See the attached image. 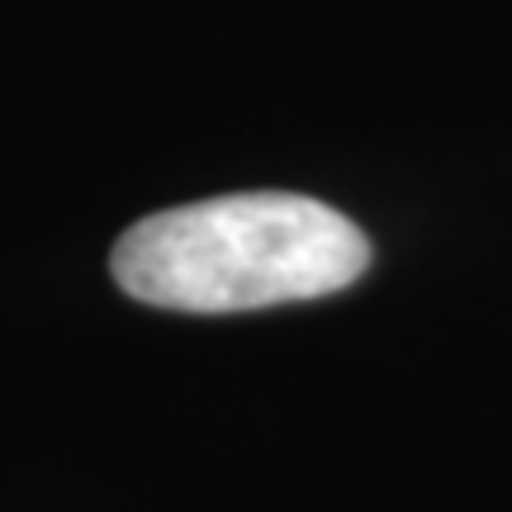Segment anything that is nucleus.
<instances>
[{
	"label": "nucleus",
	"instance_id": "nucleus-1",
	"mask_svg": "<svg viewBox=\"0 0 512 512\" xmlns=\"http://www.w3.org/2000/svg\"><path fill=\"white\" fill-rule=\"evenodd\" d=\"M370 266L366 233L332 204L285 190L162 209L114 242L119 290L152 309L242 313L323 299Z\"/></svg>",
	"mask_w": 512,
	"mask_h": 512
}]
</instances>
